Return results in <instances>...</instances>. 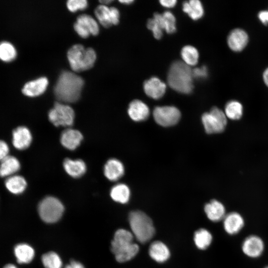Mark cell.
Instances as JSON below:
<instances>
[{"label":"cell","mask_w":268,"mask_h":268,"mask_svg":"<svg viewBox=\"0 0 268 268\" xmlns=\"http://www.w3.org/2000/svg\"><path fill=\"white\" fill-rule=\"evenodd\" d=\"M84 85L83 79L69 71H63L60 75L54 87V94L60 101L73 103L80 98Z\"/></svg>","instance_id":"obj_1"},{"label":"cell","mask_w":268,"mask_h":268,"mask_svg":"<svg viewBox=\"0 0 268 268\" xmlns=\"http://www.w3.org/2000/svg\"><path fill=\"white\" fill-rule=\"evenodd\" d=\"M134 238L132 232L124 229H118L115 232L111 250L118 262L128 261L138 253L139 247L133 242Z\"/></svg>","instance_id":"obj_2"},{"label":"cell","mask_w":268,"mask_h":268,"mask_svg":"<svg viewBox=\"0 0 268 268\" xmlns=\"http://www.w3.org/2000/svg\"><path fill=\"white\" fill-rule=\"evenodd\" d=\"M192 70L184 62L177 61L171 66L167 76L168 83L174 90L184 94L192 92L194 86Z\"/></svg>","instance_id":"obj_3"},{"label":"cell","mask_w":268,"mask_h":268,"mask_svg":"<svg viewBox=\"0 0 268 268\" xmlns=\"http://www.w3.org/2000/svg\"><path fill=\"white\" fill-rule=\"evenodd\" d=\"M129 223L134 236L141 243L150 240L155 234V229L151 218L144 212L135 210L130 212Z\"/></svg>","instance_id":"obj_4"},{"label":"cell","mask_w":268,"mask_h":268,"mask_svg":"<svg viewBox=\"0 0 268 268\" xmlns=\"http://www.w3.org/2000/svg\"><path fill=\"white\" fill-rule=\"evenodd\" d=\"M67 57L72 70L80 72L93 66L96 54L91 48H85L81 44H75L68 50Z\"/></svg>","instance_id":"obj_5"},{"label":"cell","mask_w":268,"mask_h":268,"mask_svg":"<svg viewBox=\"0 0 268 268\" xmlns=\"http://www.w3.org/2000/svg\"><path fill=\"white\" fill-rule=\"evenodd\" d=\"M38 213L41 218L47 223H54L62 217L64 207L60 200L54 197H47L38 205Z\"/></svg>","instance_id":"obj_6"},{"label":"cell","mask_w":268,"mask_h":268,"mask_svg":"<svg viewBox=\"0 0 268 268\" xmlns=\"http://www.w3.org/2000/svg\"><path fill=\"white\" fill-rule=\"evenodd\" d=\"M224 112L217 107H212L209 112L204 113L201 122L207 134H217L224 131L227 125Z\"/></svg>","instance_id":"obj_7"},{"label":"cell","mask_w":268,"mask_h":268,"mask_svg":"<svg viewBox=\"0 0 268 268\" xmlns=\"http://www.w3.org/2000/svg\"><path fill=\"white\" fill-rule=\"evenodd\" d=\"M49 121L55 126L69 127L72 125L74 119V112L68 105L55 103L54 107L48 113Z\"/></svg>","instance_id":"obj_8"},{"label":"cell","mask_w":268,"mask_h":268,"mask_svg":"<svg viewBox=\"0 0 268 268\" xmlns=\"http://www.w3.org/2000/svg\"><path fill=\"white\" fill-rule=\"evenodd\" d=\"M153 115L156 123L165 127L176 125L181 118L180 110L176 107L170 106L156 107Z\"/></svg>","instance_id":"obj_9"},{"label":"cell","mask_w":268,"mask_h":268,"mask_svg":"<svg viewBox=\"0 0 268 268\" xmlns=\"http://www.w3.org/2000/svg\"><path fill=\"white\" fill-rule=\"evenodd\" d=\"M76 33L83 38H86L90 35H96L99 31L97 21L90 15L83 14L79 15L74 24Z\"/></svg>","instance_id":"obj_10"},{"label":"cell","mask_w":268,"mask_h":268,"mask_svg":"<svg viewBox=\"0 0 268 268\" xmlns=\"http://www.w3.org/2000/svg\"><path fill=\"white\" fill-rule=\"evenodd\" d=\"M265 243L260 236L250 235L246 237L241 244V250L247 257L256 259L259 258L265 250Z\"/></svg>","instance_id":"obj_11"},{"label":"cell","mask_w":268,"mask_h":268,"mask_svg":"<svg viewBox=\"0 0 268 268\" xmlns=\"http://www.w3.org/2000/svg\"><path fill=\"white\" fill-rule=\"evenodd\" d=\"M223 226L225 231L229 235L238 234L245 226V219L239 213L233 211L225 215Z\"/></svg>","instance_id":"obj_12"},{"label":"cell","mask_w":268,"mask_h":268,"mask_svg":"<svg viewBox=\"0 0 268 268\" xmlns=\"http://www.w3.org/2000/svg\"><path fill=\"white\" fill-rule=\"evenodd\" d=\"M12 143L18 150H24L30 145L32 137L30 130L26 127L20 126L15 129L12 134Z\"/></svg>","instance_id":"obj_13"},{"label":"cell","mask_w":268,"mask_h":268,"mask_svg":"<svg viewBox=\"0 0 268 268\" xmlns=\"http://www.w3.org/2000/svg\"><path fill=\"white\" fill-rule=\"evenodd\" d=\"M248 36L243 29L237 28L233 30L229 34L227 44L233 51L240 52L243 50L248 42Z\"/></svg>","instance_id":"obj_14"},{"label":"cell","mask_w":268,"mask_h":268,"mask_svg":"<svg viewBox=\"0 0 268 268\" xmlns=\"http://www.w3.org/2000/svg\"><path fill=\"white\" fill-rule=\"evenodd\" d=\"M143 89L148 96L154 99H158L165 94L166 86L158 78L153 77L144 82Z\"/></svg>","instance_id":"obj_15"},{"label":"cell","mask_w":268,"mask_h":268,"mask_svg":"<svg viewBox=\"0 0 268 268\" xmlns=\"http://www.w3.org/2000/svg\"><path fill=\"white\" fill-rule=\"evenodd\" d=\"M128 113L135 122L143 121L149 116L150 111L147 105L139 100H134L129 104Z\"/></svg>","instance_id":"obj_16"},{"label":"cell","mask_w":268,"mask_h":268,"mask_svg":"<svg viewBox=\"0 0 268 268\" xmlns=\"http://www.w3.org/2000/svg\"><path fill=\"white\" fill-rule=\"evenodd\" d=\"M48 85V79L41 77L26 82L23 86L22 92L29 97L38 96L45 91Z\"/></svg>","instance_id":"obj_17"},{"label":"cell","mask_w":268,"mask_h":268,"mask_svg":"<svg viewBox=\"0 0 268 268\" xmlns=\"http://www.w3.org/2000/svg\"><path fill=\"white\" fill-rule=\"evenodd\" d=\"M82 139V134L79 131L67 128L61 134L60 141L64 147L72 150L76 149L80 145Z\"/></svg>","instance_id":"obj_18"},{"label":"cell","mask_w":268,"mask_h":268,"mask_svg":"<svg viewBox=\"0 0 268 268\" xmlns=\"http://www.w3.org/2000/svg\"><path fill=\"white\" fill-rule=\"evenodd\" d=\"M125 168L123 163L118 159H109L104 167V174L110 181H116L124 174Z\"/></svg>","instance_id":"obj_19"},{"label":"cell","mask_w":268,"mask_h":268,"mask_svg":"<svg viewBox=\"0 0 268 268\" xmlns=\"http://www.w3.org/2000/svg\"><path fill=\"white\" fill-rule=\"evenodd\" d=\"M204 211L207 218L213 222L223 219L226 215L224 205L216 200H212L205 205Z\"/></svg>","instance_id":"obj_20"},{"label":"cell","mask_w":268,"mask_h":268,"mask_svg":"<svg viewBox=\"0 0 268 268\" xmlns=\"http://www.w3.org/2000/svg\"><path fill=\"white\" fill-rule=\"evenodd\" d=\"M148 251L150 257L158 263L166 262L170 255V251L167 246L159 241L152 242L150 245Z\"/></svg>","instance_id":"obj_21"},{"label":"cell","mask_w":268,"mask_h":268,"mask_svg":"<svg viewBox=\"0 0 268 268\" xmlns=\"http://www.w3.org/2000/svg\"><path fill=\"white\" fill-rule=\"evenodd\" d=\"M63 167L66 172L73 178L81 177L86 170V164L81 159L66 158L63 162Z\"/></svg>","instance_id":"obj_22"},{"label":"cell","mask_w":268,"mask_h":268,"mask_svg":"<svg viewBox=\"0 0 268 268\" xmlns=\"http://www.w3.org/2000/svg\"><path fill=\"white\" fill-rule=\"evenodd\" d=\"M20 168V164L17 158L8 155L0 163V177H8L14 175Z\"/></svg>","instance_id":"obj_23"},{"label":"cell","mask_w":268,"mask_h":268,"mask_svg":"<svg viewBox=\"0 0 268 268\" xmlns=\"http://www.w3.org/2000/svg\"><path fill=\"white\" fill-rule=\"evenodd\" d=\"M4 185L9 192L13 194L18 195L25 191L27 187V182L22 176L13 175L6 179Z\"/></svg>","instance_id":"obj_24"},{"label":"cell","mask_w":268,"mask_h":268,"mask_svg":"<svg viewBox=\"0 0 268 268\" xmlns=\"http://www.w3.org/2000/svg\"><path fill=\"white\" fill-rule=\"evenodd\" d=\"M14 253L17 262L20 264H27L31 262L35 255L33 248L25 243L17 244L14 247Z\"/></svg>","instance_id":"obj_25"},{"label":"cell","mask_w":268,"mask_h":268,"mask_svg":"<svg viewBox=\"0 0 268 268\" xmlns=\"http://www.w3.org/2000/svg\"><path fill=\"white\" fill-rule=\"evenodd\" d=\"M130 190L125 184L120 183L114 186L110 191V196L115 201L121 203H127L130 198Z\"/></svg>","instance_id":"obj_26"},{"label":"cell","mask_w":268,"mask_h":268,"mask_svg":"<svg viewBox=\"0 0 268 268\" xmlns=\"http://www.w3.org/2000/svg\"><path fill=\"white\" fill-rule=\"evenodd\" d=\"M183 10L193 20H198L203 15V8L198 0L186 1L183 3Z\"/></svg>","instance_id":"obj_27"},{"label":"cell","mask_w":268,"mask_h":268,"mask_svg":"<svg viewBox=\"0 0 268 268\" xmlns=\"http://www.w3.org/2000/svg\"><path fill=\"white\" fill-rule=\"evenodd\" d=\"M194 240L196 246L199 249L205 250L211 243L212 236L208 230L204 228H201L195 232Z\"/></svg>","instance_id":"obj_28"},{"label":"cell","mask_w":268,"mask_h":268,"mask_svg":"<svg viewBox=\"0 0 268 268\" xmlns=\"http://www.w3.org/2000/svg\"><path fill=\"white\" fill-rule=\"evenodd\" d=\"M243 111V106L241 103L236 100H231L226 104L224 113L227 118L237 120L242 116Z\"/></svg>","instance_id":"obj_29"},{"label":"cell","mask_w":268,"mask_h":268,"mask_svg":"<svg viewBox=\"0 0 268 268\" xmlns=\"http://www.w3.org/2000/svg\"><path fill=\"white\" fill-rule=\"evenodd\" d=\"M95 14L99 23L104 27L112 25L110 7L103 4L99 5L95 9Z\"/></svg>","instance_id":"obj_30"},{"label":"cell","mask_w":268,"mask_h":268,"mask_svg":"<svg viewBox=\"0 0 268 268\" xmlns=\"http://www.w3.org/2000/svg\"><path fill=\"white\" fill-rule=\"evenodd\" d=\"M184 62L189 66L196 65L199 59L198 50L193 46L187 45L184 46L181 52Z\"/></svg>","instance_id":"obj_31"},{"label":"cell","mask_w":268,"mask_h":268,"mask_svg":"<svg viewBox=\"0 0 268 268\" xmlns=\"http://www.w3.org/2000/svg\"><path fill=\"white\" fill-rule=\"evenodd\" d=\"M16 50L10 42L3 41L0 42V59L4 62H9L16 57Z\"/></svg>","instance_id":"obj_32"},{"label":"cell","mask_w":268,"mask_h":268,"mask_svg":"<svg viewBox=\"0 0 268 268\" xmlns=\"http://www.w3.org/2000/svg\"><path fill=\"white\" fill-rule=\"evenodd\" d=\"M42 261L45 268H62V267L60 257L54 252L44 254L42 257Z\"/></svg>","instance_id":"obj_33"},{"label":"cell","mask_w":268,"mask_h":268,"mask_svg":"<svg viewBox=\"0 0 268 268\" xmlns=\"http://www.w3.org/2000/svg\"><path fill=\"white\" fill-rule=\"evenodd\" d=\"M161 20L163 29L167 33L171 34L176 31V19L170 11H166L162 14Z\"/></svg>","instance_id":"obj_34"},{"label":"cell","mask_w":268,"mask_h":268,"mask_svg":"<svg viewBox=\"0 0 268 268\" xmlns=\"http://www.w3.org/2000/svg\"><path fill=\"white\" fill-rule=\"evenodd\" d=\"M147 27L153 33L154 37L159 39L162 36L163 29L159 22L154 18L148 19Z\"/></svg>","instance_id":"obj_35"},{"label":"cell","mask_w":268,"mask_h":268,"mask_svg":"<svg viewBox=\"0 0 268 268\" xmlns=\"http://www.w3.org/2000/svg\"><path fill=\"white\" fill-rule=\"evenodd\" d=\"M88 5L86 0H69L67 1V6L69 10L74 12L78 10H83Z\"/></svg>","instance_id":"obj_36"},{"label":"cell","mask_w":268,"mask_h":268,"mask_svg":"<svg viewBox=\"0 0 268 268\" xmlns=\"http://www.w3.org/2000/svg\"><path fill=\"white\" fill-rule=\"evenodd\" d=\"M193 77L198 79L205 78L207 75V68L205 66L196 67L192 70Z\"/></svg>","instance_id":"obj_37"},{"label":"cell","mask_w":268,"mask_h":268,"mask_svg":"<svg viewBox=\"0 0 268 268\" xmlns=\"http://www.w3.org/2000/svg\"><path fill=\"white\" fill-rule=\"evenodd\" d=\"M9 148L7 143L0 139V161L9 155Z\"/></svg>","instance_id":"obj_38"},{"label":"cell","mask_w":268,"mask_h":268,"mask_svg":"<svg viewBox=\"0 0 268 268\" xmlns=\"http://www.w3.org/2000/svg\"><path fill=\"white\" fill-rule=\"evenodd\" d=\"M112 23L113 25H116L119 23L120 13L118 9L115 7H110Z\"/></svg>","instance_id":"obj_39"},{"label":"cell","mask_w":268,"mask_h":268,"mask_svg":"<svg viewBox=\"0 0 268 268\" xmlns=\"http://www.w3.org/2000/svg\"><path fill=\"white\" fill-rule=\"evenodd\" d=\"M258 17L263 24H268V10L260 11L258 14Z\"/></svg>","instance_id":"obj_40"},{"label":"cell","mask_w":268,"mask_h":268,"mask_svg":"<svg viewBox=\"0 0 268 268\" xmlns=\"http://www.w3.org/2000/svg\"><path fill=\"white\" fill-rule=\"evenodd\" d=\"M159 2L164 7L171 8L175 5L177 1L175 0H161Z\"/></svg>","instance_id":"obj_41"},{"label":"cell","mask_w":268,"mask_h":268,"mask_svg":"<svg viewBox=\"0 0 268 268\" xmlns=\"http://www.w3.org/2000/svg\"><path fill=\"white\" fill-rule=\"evenodd\" d=\"M65 268H84V267L80 263L72 261Z\"/></svg>","instance_id":"obj_42"},{"label":"cell","mask_w":268,"mask_h":268,"mask_svg":"<svg viewBox=\"0 0 268 268\" xmlns=\"http://www.w3.org/2000/svg\"><path fill=\"white\" fill-rule=\"evenodd\" d=\"M263 79L265 84L268 87V68H267L264 72Z\"/></svg>","instance_id":"obj_43"},{"label":"cell","mask_w":268,"mask_h":268,"mask_svg":"<svg viewBox=\"0 0 268 268\" xmlns=\"http://www.w3.org/2000/svg\"><path fill=\"white\" fill-rule=\"evenodd\" d=\"M101 3V4H103V5H106V4H108L109 3H110V2H111L112 1V0H100L99 1Z\"/></svg>","instance_id":"obj_44"},{"label":"cell","mask_w":268,"mask_h":268,"mask_svg":"<svg viewBox=\"0 0 268 268\" xmlns=\"http://www.w3.org/2000/svg\"><path fill=\"white\" fill-rule=\"evenodd\" d=\"M119 1L124 4H129L132 3L134 1L132 0H120Z\"/></svg>","instance_id":"obj_45"},{"label":"cell","mask_w":268,"mask_h":268,"mask_svg":"<svg viewBox=\"0 0 268 268\" xmlns=\"http://www.w3.org/2000/svg\"><path fill=\"white\" fill-rule=\"evenodd\" d=\"M3 268H17L14 265L8 264L5 266Z\"/></svg>","instance_id":"obj_46"},{"label":"cell","mask_w":268,"mask_h":268,"mask_svg":"<svg viewBox=\"0 0 268 268\" xmlns=\"http://www.w3.org/2000/svg\"><path fill=\"white\" fill-rule=\"evenodd\" d=\"M264 268H268V266L265 267Z\"/></svg>","instance_id":"obj_47"}]
</instances>
